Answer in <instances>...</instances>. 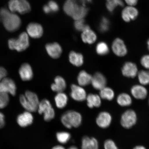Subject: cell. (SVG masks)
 I'll return each mask as SVG.
<instances>
[{"instance_id":"obj_1","label":"cell","mask_w":149,"mask_h":149,"mask_svg":"<svg viewBox=\"0 0 149 149\" xmlns=\"http://www.w3.org/2000/svg\"><path fill=\"white\" fill-rule=\"evenodd\" d=\"M0 19L5 29L10 32L17 30L21 25V21L19 17L6 8L0 9Z\"/></svg>"},{"instance_id":"obj_2","label":"cell","mask_w":149,"mask_h":149,"mask_svg":"<svg viewBox=\"0 0 149 149\" xmlns=\"http://www.w3.org/2000/svg\"><path fill=\"white\" fill-rule=\"evenodd\" d=\"M64 10L67 15L75 20L83 19L88 12V9L85 6L79 5L76 0H66Z\"/></svg>"},{"instance_id":"obj_3","label":"cell","mask_w":149,"mask_h":149,"mask_svg":"<svg viewBox=\"0 0 149 149\" xmlns=\"http://www.w3.org/2000/svg\"><path fill=\"white\" fill-rule=\"evenodd\" d=\"M19 101L26 111L31 113L37 111L40 102L36 93L28 90L26 91L25 94L20 95Z\"/></svg>"},{"instance_id":"obj_4","label":"cell","mask_w":149,"mask_h":149,"mask_svg":"<svg viewBox=\"0 0 149 149\" xmlns=\"http://www.w3.org/2000/svg\"><path fill=\"white\" fill-rule=\"evenodd\" d=\"M61 122L63 125L68 129L77 128L81 125L82 117L81 113L77 111H68L61 116Z\"/></svg>"},{"instance_id":"obj_5","label":"cell","mask_w":149,"mask_h":149,"mask_svg":"<svg viewBox=\"0 0 149 149\" xmlns=\"http://www.w3.org/2000/svg\"><path fill=\"white\" fill-rule=\"evenodd\" d=\"M29 40L27 33H22L17 38H11L8 41V47L11 50L18 52L25 51L29 47Z\"/></svg>"},{"instance_id":"obj_6","label":"cell","mask_w":149,"mask_h":149,"mask_svg":"<svg viewBox=\"0 0 149 149\" xmlns=\"http://www.w3.org/2000/svg\"><path fill=\"white\" fill-rule=\"evenodd\" d=\"M37 111L39 114L43 115L44 120L46 122L53 120L55 116L54 109L51 102L45 99L40 102Z\"/></svg>"},{"instance_id":"obj_7","label":"cell","mask_w":149,"mask_h":149,"mask_svg":"<svg viewBox=\"0 0 149 149\" xmlns=\"http://www.w3.org/2000/svg\"><path fill=\"white\" fill-rule=\"evenodd\" d=\"M137 116L135 112L132 109H128L123 113L121 116L120 123L124 128L129 129L136 124Z\"/></svg>"},{"instance_id":"obj_8","label":"cell","mask_w":149,"mask_h":149,"mask_svg":"<svg viewBox=\"0 0 149 149\" xmlns=\"http://www.w3.org/2000/svg\"><path fill=\"white\" fill-rule=\"evenodd\" d=\"M0 90L15 96L17 91L16 83L10 78L5 77L0 81Z\"/></svg>"},{"instance_id":"obj_9","label":"cell","mask_w":149,"mask_h":149,"mask_svg":"<svg viewBox=\"0 0 149 149\" xmlns=\"http://www.w3.org/2000/svg\"><path fill=\"white\" fill-rule=\"evenodd\" d=\"M113 53L117 56L124 57L127 53V49L124 41L120 38L113 40L111 46Z\"/></svg>"},{"instance_id":"obj_10","label":"cell","mask_w":149,"mask_h":149,"mask_svg":"<svg viewBox=\"0 0 149 149\" xmlns=\"http://www.w3.org/2000/svg\"><path fill=\"white\" fill-rule=\"evenodd\" d=\"M70 96L72 99L77 102H82L86 100V91L83 87L75 84L71 86Z\"/></svg>"},{"instance_id":"obj_11","label":"cell","mask_w":149,"mask_h":149,"mask_svg":"<svg viewBox=\"0 0 149 149\" xmlns=\"http://www.w3.org/2000/svg\"><path fill=\"white\" fill-rule=\"evenodd\" d=\"M112 118L110 113L103 111L99 113L97 117L96 122L99 127L106 128L111 125Z\"/></svg>"},{"instance_id":"obj_12","label":"cell","mask_w":149,"mask_h":149,"mask_svg":"<svg viewBox=\"0 0 149 149\" xmlns=\"http://www.w3.org/2000/svg\"><path fill=\"white\" fill-rule=\"evenodd\" d=\"M122 72L125 77L134 78L137 75L139 71L136 65L129 61L124 64L122 69Z\"/></svg>"},{"instance_id":"obj_13","label":"cell","mask_w":149,"mask_h":149,"mask_svg":"<svg viewBox=\"0 0 149 149\" xmlns=\"http://www.w3.org/2000/svg\"><path fill=\"white\" fill-rule=\"evenodd\" d=\"M139 11L134 6H128L125 7L122 11V17L124 21L129 22L135 20L138 16Z\"/></svg>"},{"instance_id":"obj_14","label":"cell","mask_w":149,"mask_h":149,"mask_svg":"<svg viewBox=\"0 0 149 149\" xmlns=\"http://www.w3.org/2000/svg\"><path fill=\"white\" fill-rule=\"evenodd\" d=\"M107 79L103 74L100 72H97L92 76L91 84L93 88L96 90H100L106 87Z\"/></svg>"},{"instance_id":"obj_15","label":"cell","mask_w":149,"mask_h":149,"mask_svg":"<svg viewBox=\"0 0 149 149\" xmlns=\"http://www.w3.org/2000/svg\"><path fill=\"white\" fill-rule=\"evenodd\" d=\"M45 49L48 55L52 58L57 59L62 53V48L57 42L51 43L46 45Z\"/></svg>"},{"instance_id":"obj_16","label":"cell","mask_w":149,"mask_h":149,"mask_svg":"<svg viewBox=\"0 0 149 149\" xmlns=\"http://www.w3.org/2000/svg\"><path fill=\"white\" fill-rule=\"evenodd\" d=\"M20 78L24 81H29L33 79V76L32 68L29 63L22 64L19 70Z\"/></svg>"},{"instance_id":"obj_17","label":"cell","mask_w":149,"mask_h":149,"mask_svg":"<svg viewBox=\"0 0 149 149\" xmlns=\"http://www.w3.org/2000/svg\"><path fill=\"white\" fill-rule=\"evenodd\" d=\"M33 120V115L30 112L26 111L20 113L17 118L18 125L22 127H25L31 125Z\"/></svg>"},{"instance_id":"obj_18","label":"cell","mask_w":149,"mask_h":149,"mask_svg":"<svg viewBox=\"0 0 149 149\" xmlns=\"http://www.w3.org/2000/svg\"><path fill=\"white\" fill-rule=\"evenodd\" d=\"M27 31L28 35L31 38H38L42 36L43 33V29L40 24L31 23L27 26Z\"/></svg>"},{"instance_id":"obj_19","label":"cell","mask_w":149,"mask_h":149,"mask_svg":"<svg viewBox=\"0 0 149 149\" xmlns=\"http://www.w3.org/2000/svg\"><path fill=\"white\" fill-rule=\"evenodd\" d=\"M132 95L137 100H143L147 97L148 91L144 86L136 85L132 87L130 90Z\"/></svg>"},{"instance_id":"obj_20","label":"cell","mask_w":149,"mask_h":149,"mask_svg":"<svg viewBox=\"0 0 149 149\" xmlns=\"http://www.w3.org/2000/svg\"><path fill=\"white\" fill-rule=\"evenodd\" d=\"M81 149H99L98 141L94 137L84 136L81 140Z\"/></svg>"},{"instance_id":"obj_21","label":"cell","mask_w":149,"mask_h":149,"mask_svg":"<svg viewBox=\"0 0 149 149\" xmlns=\"http://www.w3.org/2000/svg\"><path fill=\"white\" fill-rule=\"evenodd\" d=\"M67 86L65 79L61 76H57L55 78L54 83L51 85L52 90L57 93L63 92Z\"/></svg>"},{"instance_id":"obj_22","label":"cell","mask_w":149,"mask_h":149,"mask_svg":"<svg viewBox=\"0 0 149 149\" xmlns=\"http://www.w3.org/2000/svg\"><path fill=\"white\" fill-rule=\"evenodd\" d=\"M102 98L99 95L90 94L87 95L86 100L87 105L91 109L100 107L102 104Z\"/></svg>"},{"instance_id":"obj_23","label":"cell","mask_w":149,"mask_h":149,"mask_svg":"<svg viewBox=\"0 0 149 149\" xmlns=\"http://www.w3.org/2000/svg\"><path fill=\"white\" fill-rule=\"evenodd\" d=\"M69 59L71 64L76 67L81 66L84 63L83 55L74 51L70 52L69 55Z\"/></svg>"},{"instance_id":"obj_24","label":"cell","mask_w":149,"mask_h":149,"mask_svg":"<svg viewBox=\"0 0 149 149\" xmlns=\"http://www.w3.org/2000/svg\"><path fill=\"white\" fill-rule=\"evenodd\" d=\"M92 76L84 70L79 72L77 80L79 85L82 87L86 86L91 83Z\"/></svg>"},{"instance_id":"obj_25","label":"cell","mask_w":149,"mask_h":149,"mask_svg":"<svg viewBox=\"0 0 149 149\" xmlns=\"http://www.w3.org/2000/svg\"><path fill=\"white\" fill-rule=\"evenodd\" d=\"M55 105L59 109H64L66 107L68 102V97L63 92L58 93L55 97Z\"/></svg>"},{"instance_id":"obj_26","label":"cell","mask_w":149,"mask_h":149,"mask_svg":"<svg viewBox=\"0 0 149 149\" xmlns=\"http://www.w3.org/2000/svg\"><path fill=\"white\" fill-rule=\"evenodd\" d=\"M81 38L84 42L91 44L96 41L97 37L95 33L89 29L83 31Z\"/></svg>"},{"instance_id":"obj_27","label":"cell","mask_w":149,"mask_h":149,"mask_svg":"<svg viewBox=\"0 0 149 149\" xmlns=\"http://www.w3.org/2000/svg\"><path fill=\"white\" fill-rule=\"evenodd\" d=\"M117 102L121 107H126L131 105L132 100L129 94L127 93H122L117 96Z\"/></svg>"},{"instance_id":"obj_28","label":"cell","mask_w":149,"mask_h":149,"mask_svg":"<svg viewBox=\"0 0 149 149\" xmlns=\"http://www.w3.org/2000/svg\"><path fill=\"white\" fill-rule=\"evenodd\" d=\"M99 95L102 99L111 101L115 97V93L112 89L106 86L100 91Z\"/></svg>"},{"instance_id":"obj_29","label":"cell","mask_w":149,"mask_h":149,"mask_svg":"<svg viewBox=\"0 0 149 149\" xmlns=\"http://www.w3.org/2000/svg\"><path fill=\"white\" fill-rule=\"evenodd\" d=\"M138 79L140 83L143 86L149 84V70H141L137 74Z\"/></svg>"},{"instance_id":"obj_30","label":"cell","mask_w":149,"mask_h":149,"mask_svg":"<svg viewBox=\"0 0 149 149\" xmlns=\"http://www.w3.org/2000/svg\"><path fill=\"white\" fill-rule=\"evenodd\" d=\"M57 141L61 144H66L70 140L71 135L69 132L61 131L57 132L56 134Z\"/></svg>"},{"instance_id":"obj_31","label":"cell","mask_w":149,"mask_h":149,"mask_svg":"<svg viewBox=\"0 0 149 149\" xmlns=\"http://www.w3.org/2000/svg\"><path fill=\"white\" fill-rule=\"evenodd\" d=\"M18 13L20 14L27 13L30 11V5L27 0H18Z\"/></svg>"},{"instance_id":"obj_32","label":"cell","mask_w":149,"mask_h":149,"mask_svg":"<svg viewBox=\"0 0 149 149\" xmlns=\"http://www.w3.org/2000/svg\"><path fill=\"white\" fill-rule=\"evenodd\" d=\"M97 53L101 56L105 55L109 53V49L107 44L104 42H99L96 47Z\"/></svg>"},{"instance_id":"obj_33","label":"cell","mask_w":149,"mask_h":149,"mask_svg":"<svg viewBox=\"0 0 149 149\" xmlns=\"http://www.w3.org/2000/svg\"><path fill=\"white\" fill-rule=\"evenodd\" d=\"M106 5L108 10L112 12L117 7L123 6L124 3L122 0H108Z\"/></svg>"},{"instance_id":"obj_34","label":"cell","mask_w":149,"mask_h":149,"mask_svg":"<svg viewBox=\"0 0 149 149\" xmlns=\"http://www.w3.org/2000/svg\"><path fill=\"white\" fill-rule=\"evenodd\" d=\"M9 101V94L0 91V109H3L6 107Z\"/></svg>"},{"instance_id":"obj_35","label":"cell","mask_w":149,"mask_h":149,"mask_svg":"<svg viewBox=\"0 0 149 149\" xmlns=\"http://www.w3.org/2000/svg\"><path fill=\"white\" fill-rule=\"evenodd\" d=\"M74 27L76 30L83 32L86 30L90 29L89 26L85 24V20L83 19L76 20L74 23Z\"/></svg>"},{"instance_id":"obj_36","label":"cell","mask_w":149,"mask_h":149,"mask_svg":"<svg viewBox=\"0 0 149 149\" xmlns=\"http://www.w3.org/2000/svg\"><path fill=\"white\" fill-rule=\"evenodd\" d=\"M110 26V22L108 19L106 17H102L100 21L99 29L100 32L104 33L109 31Z\"/></svg>"},{"instance_id":"obj_37","label":"cell","mask_w":149,"mask_h":149,"mask_svg":"<svg viewBox=\"0 0 149 149\" xmlns=\"http://www.w3.org/2000/svg\"><path fill=\"white\" fill-rule=\"evenodd\" d=\"M104 147V149H118L114 141L110 139L105 141Z\"/></svg>"},{"instance_id":"obj_38","label":"cell","mask_w":149,"mask_h":149,"mask_svg":"<svg viewBox=\"0 0 149 149\" xmlns=\"http://www.w3.org/2000/svg\"><path fill=\"white\" fill-rule=\"evenodd\" d=\"M141 63L144 68L147 70H149V55L143 56L141 58Z\"/></svg>"},{"instance_id":"obj_39","label":"cell","mask_w":149,"mask_h":149,"mask_svg":"<svg viewBox=\"0 0 149 149\" xmlns=\"http://www.w3.org/2000/svg\"><path fill=\"white\" fill-rule=\"evenodd\" d=\"M48 6L49 7L52 12H56L58 11L59 7L56 3L54 1H51L48 3Z\"/></svg>"},{"instance_id":"obj_40","label":"cell","mask_w":149,"mask_h":149,"mask_svg":"<svg viewBox=\"0 0 149 149\" xmlns=\"http://www.w3.org/2000/svg\"><path fill=\"white\" fill-rule=\"evenodd\" d=\"M7 72L6 70L2 67L0 66V81L3 78L6 77Z\"/></svg>"},{"instance_id":"obj_41","label":"cell","mask_w":149,"mask_h":149,"mask_svg":"<svg viewBox=\"0 0 149 149\" xmlns=\"http://www.w3.org/2000/svg\"><path fill=\"white\" fill-rule=\"evenodd\" d=\"M5 124V117L4 114L0 111V128L4 127Z\"/></svg>"},{"instance_id":"obj_42","label":"cell","mask_w":149,"mask_h":149,"mask_svg":"<svg viewBox=\"0 0 149 149\" xmlns=\"http://www.w3.org/2000/svg\"><path fill=\"white\" fill-rule=\"evenodd\" d=\"M126 3L129 6H134L137 4L138 0H124Z\"/></svg>"},{"instance_id":"obj_43","label":"cell","mask_w":149,"mask_h":149,"mask_svg":"<svg viewBox=\"0 0 149 149\" xmlns=\"http://www.w3.org/2000/svg\"><path fill=\"white\" fill-rule=\"evenodd\" d=\"M43 10L46 14H49L52 12L51 9L48 5L44 6L43 7Z\"/></svg>"},{"instance_id":"obj_44","label":"cell","mask_w":149,"mask_h":149,"mask_svg":"<svg viewBox=\"0 0 149 149\" xmlns=\"http://www.w3.org/2000/svg\"><path fill=\"white\" fill-rule=\"evenodd\" d=\"M52 149H66V148L62 145H57L53 147Z\"/></svg>"},{"instance_id":"obj_45","label":"cell","mask_w":149,"mask_h":149,"mask_svg":"<svg viewBox=\"0 0 149 149\" xmlns=\"http://www.w3.org/2000/svg\"><path fill=\"white\" fill-rule=\"evenodd\" d=\"M133 149H146L145 147L142 146H136Z\"/></svg>"},{"instance_id":"obj_46","label":"cell","mask_w":149,"mask_h":149,"mask_svg":"<svg viewBox=\"0 0 149 149\" xmlns=\"http://www.w3.org/2000/svg\"><path fill=\"white\" fill-rule=\"evenodd\" d=\"M68 149H79L76 146H71Z\"/></svg>"},{"instance_id":"obj_47","label":"cell","mask_w":149,"mask_h":149,"mask_svg":"<svg viewBox=\"0 0 149 149\" xmlns=\"http://www.w3.org/2000/svg\"><path fill=\"white\" fill-rule=\"evenodd\" d=\"M147 45H148V51H149V39H148V41H147Z\"/></svg>"},{"instance_id":"obj_48","label":"cell","mask_w":149,"mask_h":149,"mask_svg":"<svg viewBox=\"0 0 149 149\" xmlns=\"http://www.w3.org/2000/svg\"><path fill=\"white\" fill-rule=\"evenodd\" d=\"M81 1H82L83 2H84L85 1L87 2H91L92 0H81Z\"/></svg>"},{"instance_id":"obj_49","label":"cell","mask_w":149,"mask_h":149,"mask_svg":"<svg viewBox=\"0 0 149 149\" xmlns=\"http://www.w3.org/2000/svg\"><path fill=\"white\" fill-rule=\"evenodd\" d=\"M148 102H149V100H148Z\"/></svg>"},{"instance_id":"obj_50","label":"cell","mask_w":149,"mask_h":149,"mask_svg":"<svg viewBox=\"0 0 149 149\" xmlns=\"http://www.w3.org/2000/svg\"><path fill=\"white\" fill-rule=\"evenodd\" d=\"M107 1H108V0H107Z\"/></svg>"}]
</instances>
